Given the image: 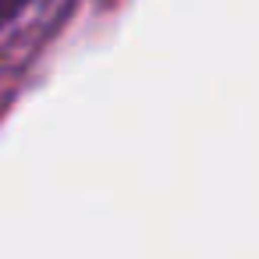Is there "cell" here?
Segmentation results:
<instances>
[{
  "label": "cell",
  "mask_w": 259,
  "mask_h": 259,
  "mask_svg": "<svg viewBox=\"0 0 259 259\" xmlns=\"http://www.w3.org/2000/svg\"><path fill=\"white\" fill-rule=\"evenodd\" d=\"M29 0H0V18H15Z\"/></svg>",
  "instance_id": "1"
}]
</instances>
